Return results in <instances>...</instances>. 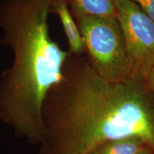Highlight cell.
I'll return each mask as SVG.
<instances>
[{
  "label": "cell",
  "mask_w": 154,
  "mask_h": 154,
  "mask_svg": "<svg viewBox=\"0 0 154 154\" xmlns=\"http://www.w3.org/2000/svg\"><path fill=\"white\" fill-rule=\"evenodd\" d=\"M38 154H88L108 140L136 136L154 151V96L142 81L107 82L86 56L70 55L42 112Z\"/></svg>",
  "instance_id": "obj_1"
},
{
  "label": "cell",
  "mask_w": 154,
  "mask_h": 154,
  "mask_svg": "<svg viewBox=\"0 0 154 154\" xmlns=\"http://www.w3.org/2000/svg\"><path fill=\"white\" fill-rule=\"evenodd\" d=\"M53 0H0L2 45L12 50L11 66L0 77V121L17 138L39 145L42 112L49 90L63 77L70 53L51 37Z\"/></svg>",
  "instance_id": "obj_2"
},
{
  "label": "cell",
  "mask_w": 154,
  "mask_h": 154,
  "mask_svg": "<svg viewBox=\"0 0 154 154\" xmlns=\"http://www.w3.org/2000/svg\"><path fill=\"white\" fill-rule=\"evenodd\" d=\"M75 20L84 40L88 62L99 76L110 82L132 79L116 17L83 16Z\"/></svg>",
  "instance_id": "obj_3"
},
{
  "label": "cell",
  "mask_w": 154,
  "mask_h": 154,
  "mask_svg": "<svg viewBox=\"0 0 154 154\" xmlns=\"http://www.w3.org/2000/svg\"><path fill=\"white\" fill-rule=\"evenodd\" d=\"M132 79H146L154 66V22L131 0H113Z\"/></svg>",
  "instance_id": "obj_4"
},
{
  "label": "cell",
  "mask_w": 154,
  "mask_h": 154,
  "mask_svg": "<svg viewBox=\"0 0 154 154\" xmlns=\"http://www.w3.org/2000/svg\"><path fill=\"white\" fill-rule=\"evenodd\" d=\"M51 14L57 15L66 34L69 46V52L73 56L86 54L85 45L77 23L69 9L68 0H53Z\"/></svg>",
  "instance_id": "obj_5"
},
{
  "label": "cell",
  "mask_w": 154,
  "mask_h": 154,
  "mask_svg": "<svg viewBox=\"0 0 154 154\" xmlns=\"http://www.w3.org/2000/svg\"><path fill=\"white\" fill-rule=\"evenodd\" d=\"M74 19L83 16L116 17L113 0H68Z\"/></svg>",
  "instance_id": "obj_6"
},
{
  "label": "cell",
  "mask_w": 154,
  "mask_h": 154,
  "mask_svg": "<svg viewBox=\"0 0 154 154\" xmlns=\"http://www.w3.org/2000/svg\"><path fill=\"white\" fill-rule=\"evenodd\" d=\"M147 146L141 138L129 136L108 140L88 154H137Z\"/></svg>",
  "instance_id": "obj_7"
},
{
  "label": "cell",
  "mask_w": 154,
  "mask_h": 154,
  "mask_svg": "<svg viewBox=\"0 0 154 154\" xmlns=\"http://www.w3.org/2000/svg\"><path fill=\"white\" fill-rule=\"evenodd\" d=\"M154 22V0H131Z\"/></svg>",
  "instance_id": "obj_8"
},
{
  "label": "cell",
  "mask_w": 154,
  "mask_h": 154,
  "mask_svg": "<svg viewBox=\"0 0 154 154\" xmlns=\"http://www.w3.org/2000/svg\"><path fill=\"white\" fill-rule=\"evenodd\" d=\"M144 84L149 91L154 96V66L148 75L146 79L144 81Z\"/></svg>",
  "instance_id": "obj_9"
},
{
  "label": "cell",
  "mask_w": 154,
  "mask_h": 154,
  "mask_svg": "<svg viewBox=\"0 0 154 154\" xmlns=\"http://www.w3.org/2000/svg\"><path fill=\"white\" fill-rule=\"evenodd\" d=\"M137 154H154V151L151 147L147 146L144 149H142L140 152H138Z\"/></svg>",
  "instance_id": "obj_10"
}]
</instances>
